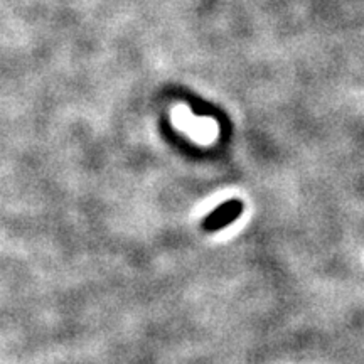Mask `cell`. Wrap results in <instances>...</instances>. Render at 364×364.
Masks as SVG:
<instances>
[{
  "label": "cell",
  "instance_id": "obj_1",
  "mask_svg": "<svg viewBox=\"0 0 364 364\" xmlns=\"http://www.w3.org/2000/svg\"><path fill=\"white\" fill-rule=\"evenodd\" d=\"M243 203L240 199H230V201H225L220 204L216 209H213L209 215L203 220V230L208 231V233H216V231H221L223 228H226L231 223L238 220L241 213H243Z\"/></svg>",
  "mask_w": 364,
  "mask_h": 364
}]
</instances>
